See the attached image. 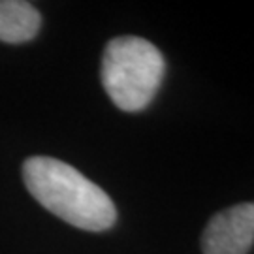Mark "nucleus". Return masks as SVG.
Wrapping results in <instances>:
<instances>
[{"mask_svg":"<svg viewBox=\"0 0 254 254\" xmlns=\"http://www.w3.org/2000/svg\"><path fill=\"white\" fill-rule=\"evenodd\" d=\"M23 181L40 205L79 230L104 232L117 220L115 203L106 190L59 158H27Z\"/></svg>","mask_w":254,"mask_h":254,"instance_id":"1","label":"nucleus"},{"mask_svg":"<svg viewBox=\"0 0 254 254\" xmlns=\"http://www.w3.org/2000/svg\"><path fill=\"white\" fill-rule=\"evenodd\" d=\"M164 73V55L145 38L117 36L104 49L102 85L111 102L127 113L141 111L153 102Z\"/></svg>","mask_w":254,"mask_h":254,"instance_id":"2","label":"nucleus"},{"mask_svg":"<svg viewBox=\"0 0 254 254\" xmlns=\"http://www.w3.org/2000/svg\"><path fill=\"white\" fill-rule=\"evenodd\" d=\"M203 254H249L254 245V201L215 213L200 239Z\"/></svg>","mask_w":254,"mask_h":254,"instance_id":"3","label":"nucleus"},{"mask_svg":"<svg viewBox=\"0 0 254 254\" xmlns=\"http://www.w3.org/2000/svg\"><path fill=\"white\" fill-rule=\"evenodd\" d=\"M42 17L38 9L21 0H0V42L25 44L38 34Z\"/></svg>","mask_w":254,"mask_h":254,"instance_id":"4","label":"nucleus"}]
</instances>
